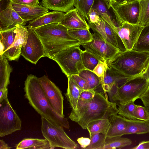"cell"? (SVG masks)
Wrapping results in <instances>:
<instances>
[{"mask_svg": "<svg viewBox=\"0 0 149 149\" xmlns=\"http://www.w3.org/2000/svg\"><path fill=\"white\" fill-rule=\"evenodd\" d=\"M24 90L25 98L41 117L57 125L69 128L68 119L59 115L52 107L37 77L32 74L28 75L25 81Z\"/></svg>", "mask_w": 149, "mask_h": 149, "instance_id": "obj_1", "label": "cell"}, {"mask_svg": "<svg viewBox=\"0 0 149 149\" xmlns=\"http://www.w3.org/2000/svg\"><path fill=\"white\" fill-rule=\"evenodd\" d=\"M33 30L43 45L46 57L52 59L62 50L80 44L69 34L68 29L59 23L46 25Z\"/></svg>", "mask_w": 149, "mask_h": 149, "instance_id": "obj_2", "label": "cell"}, {"mask_svg": "<svg viewBox=\"0 0 149 149\" xmlns=\"http://www.w3.org/2000/svg\"><path fill=\"white\" fill-rule=\"evenodd\" d=\"M116 105V103L109 101L102 93L95 91L90 102L79 111H72L68 118L77 123L83 129H86L88 124L91 121L117 114Z\"/></svg>", "mask_w": 149, "mask_h": 149, "instance_id": "obj_3", "label": "cell"}, {"mask_svg": "<svg viewBox=\"0 0 149 149\" xmlns=\"http://www.w3.org/2000/svg\"><path fill=\"white\" fill-rule=\"evenodd\" d=\"M107 63L109 66L127 75H141L149 63V52L126 50L120 52Z\"/></svg>", "mask_w": 149, "mask_h": 149, "instance_id": "obj_4", "label": "cell"}, {"mask_svg": "<svg viewBox=\"0 0 149 149\" xmlns=\"http://www.w3.org/2000/svg\"><path fill=\"white\" fill-rule=\"evenodd\" d=\"M149 87L148 80L142 75L134 77L118 87L111 99L117 105L140 99Z\"/></svg>", "mask_w": 149, "mask_h": 149, "instance_id": "obj_5", "label": "cell"}, {"mask_svg": "<svg viewBox=\"0 0 149 149\" xmlns=\"http://www.w3.org/2000/svg\"><path fill=\"white\" fill-rule=\"evenodd\" d=\"M80 45L79 44L63 49L56 54L52 58L67 77L78 74L85 69L81 57L83 51L81 49Z\"/></svg>", "mask_w": 149, "mask_h": 149, "instance_id": "obj_6", "label": "cell"}, {"mask_svg": "<svg viewBox=\"0 0 149 149\" xmlns=\"http://www.w3.org/2000/svg\"><path fill=\"white\" fill-rule=\"evenodd\" d=\"M41 130L43 136L50 143L52 149L58 147L65 149H77L78 145L66 133L63 127L41 117Z\"/></svg>", "mask_w": 149, "mask_h": 149, "instance_id": "obj_7", "label": "cell"}, {"mask_svg": "<svg viewBox=\"0 0 149 149\" xmlns=\"http://www.w3.org/2000/svg\"><path fill=\"white\" fill-rule=\"evenodd\" d=\"M0 137L20 130L22 121L13 109L8 98V94L0 100Z\"/></svg>", "mask_w": 149, "mask_h": 149, "instance_id": "obj_8", "label": "cell"}, {"mask_svg": "<svg viewBox=\"0 0 149 149\" xmlns=\"http://www.w3.org/2000/svg\"><path fill=\"white\" fill-rule=\"evenodd\" d=\"M111 8L115 15L117 26L124 23L137 24L140 11L139 0H125L112 3Z\"/></svg>", "mask_w": 149, "mask_h": 149, "instance_id": "obj_9", "label": "cell"}, {"mask_svg": "<svg viewBox=\"0 0 149 149\" xmlns=\"http://www.w3.org/2000/svg\"><path fill=\"white\" fill-rule=\"evenodd\" d=\"M92 33L93 40L81 45L85 50L93 55L100 61L107 62L121 52L93 33Z\"/></svg>", "mask_w": 149, "mask_h": 149, "instance_id": "obj_10", "label": "cell"}, {"mask_svg": "<svg viewBox=\"0 0 149 149\" xmlns=\"http://www.w3.org/2000/svg\"><path fill=\"white\" fill-rule=\"evenodd\" d=\"M26 43L22 47L21 55L26 59L36 64L41 58L46 56L43 45L36 33L33 29H28Z\"/></svg>", "mask_w": 149, "mask_h": 149, "instance_id": "obj_11", "label": "cell"}, {"mask_svg": "<svg viewBox=\"0 0 149 149\" xmlns=\"http://www.w3.org/2000/svg\"><path fill=\"white\" fill-rule=\"evenodd\" d=\"M45 93L51 105L60 116L63 114L64 98L59 88L45 75L38 78Z\"/></svg>", "mask_w": 149, "mask_h": 149, "instance_id": "obj_12", "label": "cell"}, {"mask_svg": "<svg viewBox=\"0 0 149 149\" xmlns=\"http://www.w3.org/2000/svg\"><path fill=\"white\" fill-rule=\"evenodd\" d=\"M88 24L93 33L123 52L126 50L120 38L115 31L106 21L102 18L98 22Z\"/></svg>", "mask_w": 149, "mask_h": 149, "instance_id": "obj_13", "label": "cell"}, {"mask_svg": "<svg viewBox=\"0 0 149 149\" xmlns=\"http://www.w3.org/2000/svg\"><path fill=\"white\" fill-rule=\"evenodd\" d=\"M144 27L138 24L124 23L116 26L114 30L121 40L126 50H131L136 42Z\"/></svg>", "mask_w": 149, "mask_h": 149, "instance_id": "obj_14", "label": "cell"}, {"mask_svg": "<svg viewBox=\"0 0 149 149\" xmlns=\"http://www.w3.org/2000/svg\"><path fill=\"white\" fill-rule=\"evenodd\" d=\"M134 77L127 75L107 65L103 75L100 77L101 85L105 93L109 92L114 86L120 87Z\"/></svg>", "mask_w": 149, "mask_h": 149, "instance_id": "obj_15", "label": "cell"}, {"mask_svg": "<svg viewBox=\"0 0 149 149\" xmlns=\"http://www.w3.org/2000/svg\"><path fill=\"white\" fill-rule=\"evenodd\" d=\"M16 26L17 33L14 42L10 47L2 54L11 61L16 60L19 58L22 48L26 43L28 38L27 27L19 24Z\"/></svg>", "mask_w": 149, "mask_h": 149, "instance_id": "obj_16", "label": "cell"}, {"mask_svg": "<svg viewBox=\"0 0 149 149\" xmlns=\"http://www.w3.org/2000/svg\"><path fill=\"white\" fill-rule=\"evenodd\" d=\"M13 9L26 24L49 12L48 9L40 5L31 6L18 4L12 2Z\"/></svg>", "mask_w": 149, "mask_h": 149, "instance_id": "obj_17", "label": "cell"}, {"mask_svg": "<svg viewBox=\"0 0 149 149\" xmlns=\"http://www.w3.org/2000/svg\"><path fill=\"white\" fill-rule=\"evenodd\" d=\"M68 29H90L86 20L76 8L65 13L59 23Z\"/></svg>", "mask_w": 149, "mask_h": 149, "instance_id": "obj_18", "label": "cell"}, {"mask_svg": "<svg viewBox=\"0 0 149 149\" xmlns=\"http://www.w3.org/2000/svg\"><path fill=\"white\" fill-rule=\"evenodd\" d=\"M0 31L14 27L17 24L23 26L26 24L13 9L12 4L6 9L0 12Z\"/></svg>", "mask_w": 149, "mask_h": 149, "instance_id": "obj_19", "label": "cell"}, {"mask_svg": "<svg viewBox=\"0 0 149 149\" xmlns=\"http://www.w3.org/2000/svg\"><path fill=\"white\" fill-rule=\"evenodd\" d=\"M65 14V13L63 12L56 10L48 12L29 22L27 27L28 29L33 30L46 25L54 23H59Z\"/></svg>", "mask_w": 149, "mask_h": 149, "instance_id": "obj_20", "label": "cell"}, {"mask_svg": "<svg viewBox=\"0 0 149 149\" xmlns=\"http://www.w3.org/2000/svg\"><path fill=\"white\" fill-rule=\"evenodd\" d=\"M0 100L8 93L7 87L10 84V77L12 69L7 58L0 55Z\"/></svg>", "mask_w": 149, "mask_h": 149, "instance_id": "obj_21", "label": "cell"}, {"mask_svg": "<svg viewBox=\"0 0 149 149\" xmlns=\"http://www.w3.org/2000/svg\"><path fill=\"white\" fill-rule=\"evenodd\" d=\"M127 124V118L117 114L114 115L107 132V137L121 136L125 135Z\"/></svg>", "mask_w": 149, "mask_h": 149, "instance_id": "obj_22", "label": "cell"}, {"mask_svg": "<svg viewBox=\"0 0 149 149\" xmlns=\"http://www.w3.org/2000/svg\"><path fill=\"white\" fill-rule=\"evenodd\" d=\"M67 77L68 87L65 95L72 110H76L79 99L81 93L84 90L75 83L70 76Z\"/></svg>", "mask_w": 149, "mask_h": 149, "instance_id": "obj_23", "label": "cell"}, {"mask_svg": "<svg viewBox=\"0 0 149 149\" xmlns=\"http://www.w3.org/2000/svg\"><path fill=\"white\" fill-rule=\"evenodd\" d=\"M75 0H42V6L48 9L65 13L74 9Z\"/></svg>", "mask_w": 149, "mask_h": 149, "instance_id": "obj_24", "label": "cell"}, {"mask_svg": "<svg viewBox=\"0 0 149 149\" xmlns=\"http://www.w3.org/2000/svg\"><path fill=\"white\" fill-rule=\"evenodd\" d=\"M15 147L16 149H52L49 143L45 139L25 138Z\"/></svg>", "mask_w": 149, "mask_h": 149, "instance_id": "obj_25", "label": "cell"}, {"mask_svg": "<svg viewBox=\"0 0 149 149\" xmlns=\"http://www.w3.org/2000/svg\"><path fill=\"white\" fill-rule=\"evenodd\" d=\"M127 119V124L125 135L149 133V122L148 121Z\"/></svg>", "mask_w": 149, "mask_h": 149, "instance_id": "obj_26", "label": "cell"}, {"mask_svg": "<svg viewBox=\"0 0 149 149\" xmlns=\"http://www.w3.org/2000/svg\"><path fill=\"white\" fill-rule=\"evenodd\" d=\"M114 115L93 120L89 123L87 126L86 129L89 133L90 137L98 133L106 134L111 119Z\"/></svg>", "mask_w": 149, "mask_h": 149, "instance_id": "obj_27", "label": "cell"}, {"mask_svg": "<svg viewBox=\"0 0 149 149\" xmlns=\"http://www.w3.org/2000/svg\"><path fill=\"white\" fill-rule=\"evenodd\" d=\"M17 33L16 26L0 31V55L8 50L13 45Z\"/></svg>", "mask_w": 149, "mask_h": 149, "instance_id": "obj_28", "label": "cell"}, {"mask_svg": "<svg viewBox=\"0 0 149 149\" xmlns=\"http://www.w3.org/2000/svg\"><path fill=\"white\" fill-rule=\"evenodd\" d=\"M132 143L131 139L121 136L107 137L103 149H121Z\"/></svg>", "mask_w": 149, "mask_h": 149, "instance_id": "obj_29", "label": "cell"}, {"mask_svg": "<svg viewBox=\"0 0 149 149\" xmlns=\"http://www.w3.org/2000/svg\"><path fill=\"white\" fill-rule=\"evenodd\" d=\"M133 49L149 52V25L144 27Z\"/></svg>", "mask_w": 149, "mask_h": 149, "instance_id": "obj_30", "label": "cell"}, {"mask_svg": "<svg viewBox=\"0 0 149 149\" xmlns=\"http://www.w3.org/2000/svg\"><path fill=\"white\" fill-rule=\"evenodd\" d=\"M89 29H68V33L72 38L78 40L80 45L91 41L93 39L92 33Z\"/></svg>", "mask_w": 149, "mask_h": 149, "instance_id": "obj_31", "label": "cell"}, {"mask_svg": "<svg viewBox=\"0 0 149 149\" xmlns=\"http://www.w3.org/2000/svg\"><path fill=\"white\" fill-rule=\"evenodd\" d=\"M78 75L86 81L90 90H95L98 86L101 85L100 77L93 71L84 69L81 70Z\"/></svg>", "mask_w": 149, "mask_h": 149, "instance_id": "obj_32", "label": "cell"}, {"mask_svg": "<svg viewBox=\"0 0 149 149\" xmlns=\"http://www.w3.org/2000/svg\"><path fill=\"white\" fill-rule=\"evenodd\" d=\"M139 14L137 24L143 27L149 25V0H139Z\"/></svg>", "mask_w": 149, "mask_h": 149, "instance_id": "obj_33", "label": "cell"}, {"mask_svg": "<svg viewBox=\"0 0 149 149\" xmlns=\"http://www.w3.org/2000/svg\"><path fill=\"white\" fill-rule=\"evenodd\" d=\"M106 4L103 0H97L93 7L96 9L101 17L114 29L116 26L111 17Z\"/></svg>", "mask_w": 149, "mask_h": 149, "instance_id": "obj_34", "label": "cell"}, {"mask_svg": "<svg viewBox=\"0 0 149 149\" xmlns=\"http://www.w3.org/2000/svg\"><path fill=\"white\" fill-rule=\"evenodd\" d=\"M134 101H131L124 104H119L118 114L124 118L129 119L135 120L134 116L136 105Z\"/></svg>", "mask_w": 149, "mask_h": 149, "instance_id": "obj_35", "label": "cell"}, {"mask_svg": "<svg viewBox=\"0 0 149 149\" xmlns=\"http://www.w3.org/2000/svg\"><path fill=\"white\" fill-rule=\"evenodd\" d=\"M95 0H75L74 6L88 21V13L93 8Z\"/></svg>", "mask_w": 149, "mask_h": 149, "instance_id": "obj_36", "label": "cell"}, {"mask_svg": "<svg viewBox=\"0 0 149 149\" xmlns=\"http://www.w3.org/2000/svg\"><path fill=\"white\" fill-rule=\"evenodd\" d=\"M106 138L105 133H98L93 134L90 137V144L85 149H103Z\"/></svg>", "mask_w": 149, "mask_h": 149, "instance_id": "obj_37", "label": "cell"}, {"mask_svg": "<svg viewBox=\"0 0 149 149\" xmlns=\"http://www.w3.org/2000/svg\"><path fill=\"white\" fill-rule=\"evenodd\" d=\"M83 64L85 68L93 71L100 60L90 53L83 51L81 55Z\"/></svg>", "mask_w": 149, "mask_h": 149, "instance_id": "obj_38", "label": "cell"}, {"mask_svg": "<svg viewBox=\"0 0 149 149\" xmlns=\"http://www.w3.org/2000/svg\"><path fill=\"white\" fill-rule=\"evenodd\" d=\"M95 91L93 90L83 91L81 93L77 104V110L75 111H79L84 107L90 102L93 99Z\"/></svg>", "mask_w": 149, "mask_h": 149, "instance_id": "obj_39", "label": "cell"}, {"mask_svg": "<svg viewBox=\"0 0 149 149\" xmlns=\"http://www.w3.org/2000/svg\"><path fill=\"white\" fill-rule=\"evenodd\" d=\"M134 116L136 119L148 121L149 117L146 107H144L136 105Z\"/></svg>", "mask_w": 149, "mask_h": 149, "instance_id": "obj_40", "label": "cell"}, {"mask_svg": "<svg viewBox=\"0 0 149 149\" xmlns=\"http://www.w3.org/2000/svg\"><path fill=\"white\" fill-rule=\"evenodd\" d=\"M70 76L75 83L83 90H89L86 81L78 74H73Z\"/></svg>", "mask_w": 149, "mask_h": 149, "instance_id": "obj_41", "label": "cell"}, {"mask_svg": "<svg viewBox=\"0 0 149 149\" xmlns=\"http://www.w3.org/2000/svg\"><path fill=\"white\" fill-rule=\"evenodd\" d=\"M107 66V64L106 62L102 61H100L93 71L100 78L104 74Z\"/></svg>", "mask_w": 149, "mask_h": 149, "instance_id": "obj_42", "label": "cell"}, {"mask_svg": "<svg viewBox=\"0 0 149 149\" xmlns=\"http://www.w3.org/2000/svg\"><path fill=\"white\" fill-rule=\"evenodd\" d=\"M88 22L95 23L100 21L102 17L96 9L93 7L91 9L88 13Z\"/></svg>", "mask_w": 149, "mask_h": 149, "instance_id": "obj_43", "label": "cell"}, {"mask_svg": "<svg viewBox=\"0 0 149 149\" xmlns=\"http://www.w3.org/2000/svg\"><path fill=\"white\" fill-rule=\"evenodd\" d=\"M39 0H11L15 3L26 6H35L39 5Z\"/></svg>", "mask_w": 149, "mask_h": 149, "instance_id": "obj_44", "label": "cell"}, {"mask_svg": "<svg viewBox=\"0 0 149 149\" xmlns=\"http://www.w3.org/2000/svg\"><path fill=\"white\" fill-rule=\"evenodd\" d=\"M77 141L80 145L81 148L85 149L90 144L91 140L90 138L81 137L77 139Z\"/></svg>", "mask_w": 149, "mask_h": 149, "instance_id": "obj_45", "label": "cell"}, {"mask_svg": "<svg viewBox=\"0 0 149 149\" xmlns=\"http://www.w3.org/2000/svg\"><path fill=\"white\" fill-rule=\"evenodd\" d=\"M140 99L145 107H149V87Z\"/></svg>", "mask_w": 149, "mask_h": 149, "instance_id": "obj_46", "label": "cell"}, {"mask_svg": "<svg viewBox=\"0 0 149 149\" xmlns=\"http://www.w3.org/2000/svg\"><path fill=\"white\" fill-rule=\"evenodd\" d=\"M11 0H0V12L8 8L11 5Z\"/></svg>", "mask_w": 149, "mask_h": 149, "instance_id": "obj_47", "label": "cell"}, {"mask_svg": "<svg viewBox=\"0 0 149 149\" xmlns=\"http://www.w3.org/2000/svg\"><path fill=\"white\" fill-rule=\"evenodd\" d=\"M132 148V149H149V141L141 142L138 145Z\"/></svg>", "mask_w": 149, "mask_h": 149, "instance_id": "obj_48", "label": "cell"}, {"mask_svg": "<svg viewBox=\"0 0 149 149\" xmlns=\"http://www.w3.org/2000/svg\"><path fill=\"white\" fill-rule=\"evenodd\" d=\"M11 148L3 139L0 140V149H10Z\"/></svg>", "mask_w": 149, "mask_h": 149, "instance_id": "obj_49", "label": "cell"}, {"mask_svg": "<svg viewBox=\"0 0 149 149\" xmlns=\"http://www.w3.org/2000/svg\"><path fill=\"white\" fill-rule=\"evenodd\" d=\"M105 3L108 9L110 8L112 3L116 2V0H103Z\"/></svg>", "mask_w": 149, "mask_h": 149, "instance_id": "obj_50", "label": "cell"}, {"mask_svg": "<svg viewBox=\"0 0 149 149\" xmlns=\"http://www.w3.org/2000/svg\"><path fill=\"white\" fill-rule=\"evenodd\" d=\"M149 81V63L144 72L142 75Z\"/></svg>", "mask_w": 149, "mask_h": 149, "instance_id": "obj_51", "label": "cell"}, {"mask_svg": "<svg viewBox=\"0 0 149 149\" xmlns=\"http://www.w3.org/2000/svg\"><path fill=\"white\" fill-rule=\"evenodd\" d=\"M146 110L148 112V114L149 117V107H146ZM149 122V120L148 121Z\"/></svg>", "mask_w": 149, "mask_h": 149, "instance_id": "obj_52", "label": "cell"}, {"mask_svg": "<svg viewBox=\"0 0 149 149\" xmlns=\"http://www.w3.org/2000/svg\"><path fill=\"white\" fill-rule=\"evenodd\" d=\"M125 0H116V3H120L121 2Z\"/></svg>", "mask_w": 149, "mask_h": 149, "instance_id": "obj_53", "label": "cell"}]
</instances>
